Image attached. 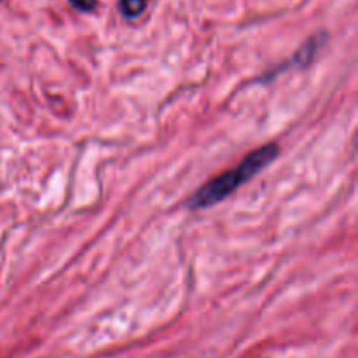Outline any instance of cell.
<instances>
[{"label": "cell", "instance_id": "2", "mask_svg": "<svg viewBox=\"0 0 358 358\" xmlns=\"http://www.w3.org/2000/svg\"><path fill=\"white\" fill-rule=\"evenodd\" d=\"M325 41H327V35H325L324 31H322V34L313 35V37H311L310 41H308L306 44H304L303 48H301L299 51L294 55L292 62L296 63L297 66H306L308 63L313 62V58L317 56L318 49L325 44Z\"/></svg>", "mask_w": 358, "mask_h": 358}, {"label": "cell", "instance_id": "4", "mask_svg": "<svg viewBox=\"0 0 358 358\" xmlns=\"http://www.w3.org/2000/svg\"><path fill=\"white\" fill-rule=\"evenodd\" d=\"M69 2L83 13H91L98 6V0H69Z\"/></svg>", "mask_w": 358, "mask_h": 358}, {"label": "cell", "instance_id": "3", "mask_svg": "<svg viewBox=\"0 0 358 358\" xmlns=\"http://www.w3.org/2000/svg\"><path fill=\"white\" fill-rule=\"evenodd\" d=\"M147 0H119V10L128 20H135L145 10Z\"/></svg>", "mask_w": 358, "mask_h": 358}, {"label": "cell", "instance_id": "1", "mask_svg": "<svg viewBox=\"0 0 358 358\" xmlns=\"http://www.w3.org/2000/svg\"><path fill=\"white\" fill-rule=\"evenodd\" d=\"M248 175L245 173L243 166L238 164L234 170L224 171L219 177L212 178L208 184L203 185L198 192L191 198L189 201V206L191 208H208V206L217 205V203L224 201L229 194H233L241 184L248 182Z\"/></svg>", "mask_w": 358, "mask_h": 358}]
</instances>
